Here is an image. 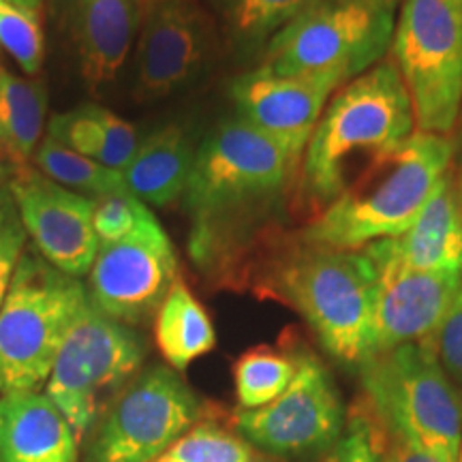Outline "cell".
<instances>
[{
    "mask_svg": "<svg viewBox=\"0 0 462 462\" xmlns=\"http://www.w3.org/2000/svg\"><path fill=\"white\" fill-rule=\"evenodd\" d=\"M300 165L302 157L238 116L206 137L182 195L199 270L223 274L240 262L279 217Z\"/></svg>",
    "mask_w": 462,
    "mask_h": 462,
    "instance_id": "obj_1",
    "label": "cell"
},
{
    "mask_svg": "<svg viewBox=\"0 0 462 462\" xmlns=\"http://www.w3.org/2000/svg\"><path fill=\"white\" fill-rule=\"evenodd\" d=\"M413 129V106L396 65H374L340 86L304 150L298 182L306 201L321 212Z\"/></svg>",
    "mask_w": 462,
    "mask_h": 462,
    "instance_id": "obj_2",
    "label": "cell"
},
{
    "mask_svg": "<svg viewBox=\"0 0 462 462\" xmlns=\"http://www.w3.org/2000/svg\"><path fill=\"white\" fill-rule=\"evenodd\" d=\"M449 135L413 133L368 165L296 238L306 245L360 251L411 227L437 182L454 163Z\"/></svg>",
    "mask_w": 462,
    "mask_h": 462,
    "instance_id": "obj_3",
    "label": "cell"
},
{
    "mask_svg": "<svg viewBox=\"0 0 462 462\" xmlns=\"http://www.w3.org/2000/svg\"><path fill=\"white\" fill-rule=\"evenodd\" d=\"M270 287L304 317L332 357L356 366L366 360L377 287L366 251H337L296 238L273 262Z\"/></svg>",
    "mask_w": 462,
    "mask_h": 462,
    "instance_id": "obj_4",
    "label": "cell"
},
{
    "mask_svg": "<svg viewBox=\"0 0 462 462\" xmlns=\"http://www.w3.org/2000/svg\"><path fill=\"white\" fill-rule=\"evenodd\" d=\"M357 368L364 402L381 426L443 460H460L462 396L439 364L432 340L374 354Z\"/></svg>",
    "mask_w": 462,
    "mask_h": 462,
    "instance_id": "obj_5",
    "label": "cell"
},
{
    "mask_svg": "<svg viewBox=\"0 0 462 462\" xmlns=\"http://www.w3.org/2000/svg\"><path fill=\"white\" fill-rule=\"evenodd\" d=\"M88 289L24 253L0 306V392H39Z\"/></svg>",
    "mask_w": 462,
    "mask_h": 462,
    "instance_id": "obj_6",
    "label": "cell"
},
{
    "mask_svg": "<svg viewBox=\"0 0 462 462\" xmlns=\"http://www.w3.org/2000/svg\"><path fill=\"white\" fill-rule=\"evenodd\" d=\"M394 9L368 0H319L265 43L263 71L281 78H360L385 56Z\"/></svg>",
    "mask_w": 462,
    "mask_h": 462,
    "instance_id": "obj_7",
    "label": "cell"
},
{
    "mask_svg": "<svg viewBox=\"0 0 462 462\" xmlns=\"http://www.w3.org/2000/svg\"><path fill=\"white\" fill-rule=\"evenodd\" d=\"M392 54L418 131L449 135L462 109V0H404Z\"/></svg>",
    "mask_w": 462,
    "mask_h": 462,
    "instance_id": "obj_8",
    "label": "cell"
},
{
    "mask_svg": "<svg viewBox=\"0 0 462 462\" xmlns=\"http://www.w3.org/2000/svg\"><path fill=\"white\" fill-rule=\"evenodd\" d=\"M143 356L140 334L103 313L88 296L45 383V394L65 415L75 437L82 439L90 430L106 396L129 383Z\"/></svg>",
    "mask_w": 462,
    "mask_h": 462,
    "instance_id": "obj_9",
    "label": "cell"
},
{
    "mask_svg": "<svg viewBox=\"0 0 462 462\" xmlns=\"http://www.w3.org/2000/svg\"><path fill=\"white\" fill-rule=\"evenodd\" d=\"M201 418V402L170 366H152L125 385L103 415L92 462H152Z\"/></svg>",
    "mask_w": 462,
    "mask_h": 462,
    "instance_id": "obj_10",
    "label": "cell"
},
{
    "mask_svg": "<svg viewBox=\"0 0 462 462\" xmlns=\"http://www.w3.org/2000/svg\"><path fill=\"white\" fill-rule=\"evenodd\" d=\"M234 429L259 452L317 458L337 446L345 409L330 373L315 356H298V374L273 402L234 413Z\"/></svg>",
    "mask_w": 462,
    "mask_h": 462,
    "instance_id": "obj_11",
    "label": "cell"
},
{
    "mask_svg": "<svg viewBox=\"0 0 462 462\" xmlns=\"http://www.w3.org/2000/svg\"><path fill=\"white\" fill-rule=\"evenodd\" d=\"M88 276L90 300L116 321L131 326L159 309L178 281V257L150 208L126 238L99 246Z\"/></svg>",
    "mask_w": 462,
    "mask_h": 462,
    "instance_id": "obj_12",
    "label": "cell"
},
{
    "mask_svg": "<svg viewBox=\"0 0 462 462\" xmlns=\"http://www.w3.org/2000/svg\"><path fill=\"white\" fill-rule=\"evenodd\" d=\"M364 251L377 270L368 357L435 338L462 285V274L407 268L377 242Z\"/></svg>",
    "mask_w": 462,
    "mask_h": 462,
    "instance_id": "obj_13",
    "label": "cell"
},
{
    "mask_svg": "<svg viewBox=\"0 0 462 462\" xmlns=\"http://www.w3.org/2000/svg\"><path fill=\"white\" fill-rule=\"evenodd\" d=\"M9 190L39 255L73 279L88 274L101 246L92 225L95 199L60 187L39 170H22Z\"/></svg>",
    "mask_w": 462,
    "mask_h": 462,
    "instance_id": "obj_14",
    "label": "cell"
},
{
    "mask_svg": "<svg viewBox=\"0 0 462 462\" xmlns=\"http://www.w3.org/2000/svg\"><path fill=\"white\" fill-rule=\"evenodd\" d=\"M212 24L195 0H148L137 50V79L148 99L180 90L204 67Z\"/></svg>",
    "mask_w": 462,
    "mask_h": 462,
    "instance_id": "obj_15",
    "label": "cell"
},
{
    "mask_svg": "<svg viewBox=\"0 0 462 462\" xmlns=\"http://www.w3.org/2000/svg\"><path fill=\"white\" fill-rule=\"evenodd\" d=\"M340 86L334 78H281L253 69L231 84L238 118L304 157L310 135Z\"/></svg>",
    "mask_w": 462,
    "mask_h": 462,
    "instance_id": "obj_16",
    "label": "cell"
},
{
    "mask_svg": "<svg viewBox=\"0 0 462 462\" xmlns=\"http://www.w3.org/2000/svg\"><path fill=\"white\" fill-rule=\"evenodd\" d=\"M148 0H67L69 31L90 86L112 82L142 31Z\"/></svg>",
    "mask_w": 462,
    "mask_h": 462,
    "instance_id": "obj_17",
    "label": "cell"
},
{
    "mask_svg": "<svg viewBox=\"0 0 462 462\" xmlns=\"http://www.w3.org/2000/svg\"><path fill=\"white\" fill-rule=\"evenodd\" d=\"M377 245L407 268L462 274V195L452 167L437 182L411 227Z\"/></svg>",
    "mask_w": 462,
    "mask_h": 462,
    "instance_id": "obj_18",
    "label": "cell"
},
{
    "mask_svg": "<svg viewBox=\"0 0 462 462\" xmlns=\"http://www.w3.org/2000/svg\"><path fill=\"white\" fill-rule=\"evenodd\" d=\"M79 439L48 394H0V462H75Z\"/></svg>",
    "mask_w": 462,
    "mask_h": 462,
    "instance_id": "obj_19",
    "label": "cell"
},
{
    "mask_svg": "<svg viewBox=\"0 0 462 462\" xmlns=\"http://www.w3.org/2000/svg\"><path fill=\"white\" fill-rule=\"evenodd\" d=\"M198 148L180 125H165L140 142L123 170L126 187L142 204L167 208L182 199Z\"/></svg>",
    "mask_w": 462,
    "mask_h": 462,
    "instance_id": "obj_20",
    "label": "cell"
},
{
    "mask_svg": "<svg viewBox=\"0 0 462 462\" xmlns=\"http://www.w3.org/2000/svg\"><path fill=\"white\" fill-rule=\"evenodd\" d=\"M154 340L173 371H187L195 360L215 349V326L199 300L182 281L173 282L157 309Z\"/></svg>",
    "mask_w": 462,
    "mask_h": 462,
    "instance_id": "obj_21",
    "label": "cell"
},
{
    "mask_svg": "<svg viewBox=\"0 0 462 462\" xmlns=\"http://www.w3.org/2000/svg\"><path fill=\"white\" fill-rule=\"evenodd\" d=\"M48 116V97L39 82L11 73L0 62V148L11 161L34 157Z\"/></svg>",
    "mask_w": 462,
    "mask_h": 462,
    "instance_id": "obj_22",
    "label": "cell"
},
{
    "mask_svg": "<svg viewBox=\"0 0 462 462\" xmlns=\"http://www.w3.org/2000/svg\"><path fill=\"white\" fill-rule=\"evenodd\" d=\"M37 170L73 193L84 195L90 199H101L107 195L131 193L126 187L123 171L99 163V161L82 157L60 143L51 142L50 137L39 143L34 152ZM133 195V193H131Z\"/></svg>",
    "mask_w": 462,
    "mask_h": 462,
    "instance_id": "obj_23",
    "label": "cell"
},
{
    "mask_svg": "<svg viewBox=\"0 0 462 462\" xmlns=\"http://www.w3.org/2000/svg\"><path fill=\"white\" fill-rule=\"evenodd\" d=\"M298 374V357L270 346H255L234 364V385L240 409H259L273 402Z\"/></svg>",
    "mask_w": 462,
    "mask_h": 462,
    "instance_id": "obj_24",
    "label": "cell"
},
{
    "mask_svg": "<svg viewBox=\"0 0 462 462\" xmlns=\"http://www.w3.org/2000/svg\"><path fill=\"white\" fill-rule=\"evenodd\" d=\"M234 39L242 45L268 43L281 28L319 0H223Z\"/></svg>",
    "mask_w": 462,
    "mask_h": 462,
    "instance_id": "obj_25",
    "label": "cell"
},
{
    "mask_svg": "<svg viewBox=\"0 0 462 462\" xmlns=\"http://www.w3.org/2000/svg\"><path fill=\"white\" fill-rule=\"evenodd\" d=\"M152 462H263L246 439L212 421H198Z\"/></svg>",
    "mask_w": 462,
    "mask_h": 462,
    "instance_id": "obj_26",
    "label": "cell"
},
{
    "mask_svg": "<svg viewBox=\"0 0 462 462\" xmlns=\"http://www.w3.org/2000/svg\"><path fill=\"white\" fill-rule=\"evenodd\" d=\"M0 45L22 71L37 75L43 65V31L39 14L17 9L0 0Z\"/></svg>",
    "mask_w": 462,
    "mask_h": 462,
    "instance_id": "obj_27",
    "label": "cell"
},
{
    "mask_svg": "<svg viewBox=\"0 0 462 462\" xmlns=\"http://www.w3.org/2000/svg\"><path fill=\"white\" fill-rule=\"evenodd\" d=\"M48 137L82 157L106 161V133L97 118L95 106H82L71 112L51 116L48 123Z\"/></svg>",
    "mask_w": 462,
    "mask_h": 462,
    "instance_id": "obj_28",
    "label": "cell"
},
{
    "mask_svg": "<svg viewBox=\"0 0 462 462\" xmlns=\"http://www.w3.org/2000/svg\"><path fill=\"white\" fill-rule=\"evenodd\" d=\"M321 462H385L377 424L366 402L351 409L343 435Z\"/></svg>",
    "mask_w": 462,
    "mask_h": 462,
    "instance_id": "obj_29",
    "label": "cell"
},
{
    "mask_svg": "<svg viewBox=\"0 0 462 462\" xmlns=\"http://www.w3.org/2000/svg\"><path fill=\"white\" fill-rule=\"evenodd\" d=\"M26 238L28 234L14 195L9 187L0 189V306H3V300L14 281L17 263L24 255Z\"/></svg>",
    "mask_w": 462,
    "mask_h": 462,
    "instance_id": "obj_30",
    "label": "cell"
},
{
    "mask_svg": "<svg viewBox=\"0 0 462 462\" xmlns=\"http://www.w3.org/2000/svg\"><path fill=\"white\" fill-rule=\"evenodd\" d=\"M146 208V204H142L131 193L107 195V198L95 199L92 225H95V234L99 238V245H112V242L126 238L137 227Z\"/></svg>",
    "mask_w": 462,
    "mask_h": 462,
    "instance_id": "obj_31",
    "label": "cell"
},
{
    "mask_svg": "<svg viewBox=\"0 0 462 462\" xmlns=\"http://www.w3.org/2000/svg\"><path fill=\"white\" fill-rule=\"evenodd\" d=\"M437 360L462 396V285L432 338Z\"/></svg>",
    "mask_w": 462,
    "mask_h": 462,
    "instance_id": "obj_32",
    "label": "cell"
},
{
    "mask_svg": "<svg viewBox=\"0 0 462 462\" xmlns=\"http://www.w3.org/2000/svg\"><path fill=\"white\" fill-rule=\"evenodd\" d=\"M95 112L103 126V133H106V161H103V165L123 171L140 146L135 126L101 106H95Z\"/></svg>",
    "mask_w": 462,
    "mask_h": 462,
    "instance_id": "obj_33",
    "label": "cell"
},
{
    "mask_svg": "<svg viewBox=\"0 0 462 462\" xmlns=\"http://www.w3.org/2000/svg\"><path fill=\"white\" fill-rule=\"evenodd\" d=\"M374 424H377L385 462H448L443 460L441 456L430 452V449L421 448L420 443L411 441V439L396 435V432H392L385 429V426H381L377 418H374Z\"/></svg>",
    "mask_w": 462,
    "mask_h": 462,
    "instance_id": "obj_34",
    "label": "cell"
},
{
    "mask_svg": "<svg viewBox=\"0 0 462 462\" xmlns=\"http://www.w3.org/2000/svg\"><path fill=\"white\" fill-rule=\"evenodd\" d=\"M3 3L14 5V7H17V9L31 11V14H42L43 0H3Z\"/></svg>",
    "mask_w": 462,
    "mask_h": 462,
    "instance_id": "obj_35",
    "label": "cell"
},
{
    "mask_svg": "<svg viewBox=\"0 0 462 462\" xmlns=\"http://www.w3.org/2000/svg\"><path fill=\"white\" fill-rule=\"evenodd\" d=\"M454 180H456V187H458L460 195H462V140H460V154H458V170L454 171Z\"/></svg>",
    "mask_w": 462,
    "mask_h": 462,
    "instance_id": "obj_36",
    "label": "cell"
},
{
    "mask_svg": "<svg viewBox=\"0 0 462 462\" xmlns=\"http://www.w3.org/2000/svg\"><path fill=\"white\" fill-rule=\"evenodd\" d=\"M368 3H377V5H385V7H392V9H394V7H396V3H398V0H368Z\"/></svg>",
    "mask_w": 462,
    "mask_h": 462,
    "instance_id": "obj_37",
    "label": "cell"
},
{
    "mask_svg": "<svg viewBox=\"0 0 462 462\" xmlns=\"http://www.w3.org/2000/svg\"><path fill=\"white\" fill-rule=\"evenodd\" d=\"M458 462H462V452H460V460Z\"/></svg>",
    "mask_w": 462,
    "mask_h": 462,
    "instance_id": "obj_38",
    "label": "cell"
},
{
    "mask_svg": "<svg viewBox=\"0 0 462 462\" xmlns=\"http://www.w3.org/2000/svg\"><path fill=\"white\" fill-rule=\"evenodd\" d=\"M0 176H3V171H0Z\"/></svg>",
    "mask_w": 462,
    "mask_h": 462,
    "instance_id": "obj_39",
    "label": "cell"
}]
</instances>
